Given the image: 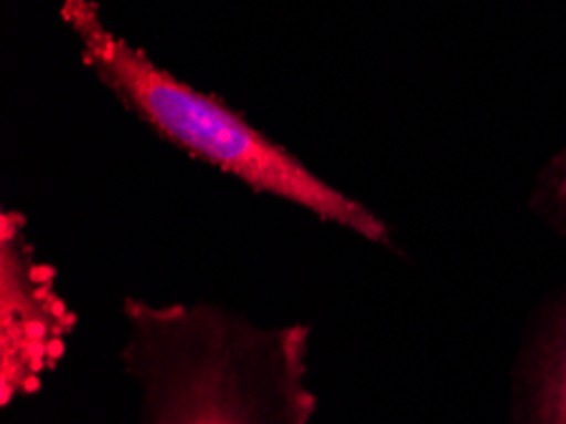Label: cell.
Returning a JSON list of instances; mask_svg holds the SVG:
<instances>
[{"label":"cell","mask_w":566,"mask_h":424,"mask_svg":"<svg viewBox=\"0 0 566 424\" xmlns=\"http://www.w3.org/2000/svg\"><path fill=\"white\" fill-rule=\"evenodd\" d=\"M135 424H313L311 323L262 325L213 300L119 302Z\"/></svg>","instance_id":"1"},{"label":"cell","mask_w":566,"mask_h":424,"mask_svg":"<svg viewBox=\"0 0 566 424\" xmlns=\"http://www.w3.org/2000/svg\"><path fill=\"white\" fill-rule=\"evenodd\" d=\"M59 15L80 41L82 64L163 141L254 194L297 206L368 245L399 255L394 229L379 211L325 180L217 94L196 90L158 66L140 46L109 29L94 0H62Z\"/></svg>","instance_id":"2"},{"label":"cell","mask_w":566,"mask_h":424,"mask_svg":"<svg viewBox=\"0 0 566 424\" xmlns=\"http://www.w3.org/2000/svg\"><path fill=\"white\" fill-rule=\"evenodd\" d=\"M80 316L54 265L31 241L21 209H0V406L39 394L62 366Z\"/></svg>","instance_id":"3"},{"label":"cell","mask_w":566,"mask_h":424,"mask_svg":"<svg viewBox=\"0 0 566 424\" xmlns=\"http://www.w3.org/2000/svg\"><path fill=\"white\" fill-rule=\"evenodd\" d=\"M511 424H566V290L538 313L518 353Z\"/></svg>","instance_id":"4"},{"label":"cell","mask_w":566,"mask_h":424,"mask_svg":"<svg viewBox=\"0 0 566 424\" xmlns=\"http://www.w3.org/2000/svg\"><path fill=\"white\" fill-rule=\"evenodd\" d=\"M528 214L566 239V145L548 158L531 186Z\"/></svg>","instance_id":"5"}]
</instances>
